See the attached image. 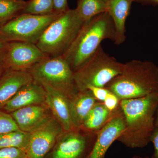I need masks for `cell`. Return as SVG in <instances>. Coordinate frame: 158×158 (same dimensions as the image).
Listing matches in <instances>:
<instances>
[{"label":"cell","instance_id":"obj_1","mask_svg":"<svg viewBox=\"0 0 158 158\" xmlns=\"http://www.w3.org/2000/svg\"><path fill=\"white\" fill-rule=\"evenodd\" d=\"M119 106L125 126L116 141L131 148L147 146L155 127L158 91L138 98L121 100Z\"/></svg>","mask_w":158,"mask_h":158},{"label":"cell","instance_id":"obj_2","mask_svg":"<svg viewBox=\"0 0 158 158\" xmlns=\"http://www.w3.org/2000/svg\"><path fill=\"white\" fill-rule=\"evenodd\" d=\"M116 38L113 20L108 11H105L84 23L69 48L62 56L74 72L93 56L103 40L110 39L115 42Z\"/></svg>","mask_w":158,"mask_h":158},{"label":"cell","instance_id":"obj_3","mask_svg":"<svg viewBox=\"0 0 158 158\" xmlns=\"http://www.w3.org/2000/svg\"><path fill=\"white\" fill-rule=\"evenodd\" d=\"M120 100L138 98L158 91V66L153 62L131 60L105 86Z\"/></svg>","mask_w":158,"mask_h":158},{"label":"cell","instance_id":"obj_4","mask_svg":"<svg viewBox=\"0 0 158 158\" xmlns=\"http://www.w3.org/2000/svg\"><path fill=\"white\" fill-rule=\"evenodd\" d=\"M84 24L75 9H68L51 23L36 44L50 58L62 56Z\"/></svg>","mask_w":158,"mask_h":158},{"label":"cell","instance_id":"obj_5","mask_svg":"<svg viewBox=\"0 0 158 158\" xmlns=\"http://www.w3.org/2000/svg\"><path fill=\"white\" fill-rule=\"evenodd\" d=\"M123 65L100 46L93 56L74 72L75 85L78 90H87L90 86L103 88L121 72Z\"/></svg>","mask_w":158,"mask_h":158},{"label":"cell","instance_id":"obj_6","mask_svg":"<svg viewBox=\"0 0 158 158\" xmlns=\"http://www.w3.org/2000/svg\"><path fill=\"white\" fill-rule=\"evenodd\" d=\"M28 71L34 81L48 85L69 98L78 91L74 82L73 71L62 56L50 57Z\"/></svg>","mask_w":158,"mask_h":158},{"label":"cell","instance_id":"obj_7","mask_svg":"<svg viewBox=\"0 0 158 158\" xmlns=\"http://www.w3.org/2000/svg\"><path fill=\"white\" fill-rule=\"evenodd\" d=\"M61 13L19 15L0 26V37L8 42L21 41L36 44L47 28Z\"/></svg>","mask_w":158,"mask_h":158},{"label":"cell","instance_id":"obj_8","mask_svg":"<svg viewBox=\"0 0 158 158\" xmlns=\"http://www.w3.org/2000/svg\"><path fill=\"white\" fill-rule=\"evenodd\" d=\"M97 133L75 129L64 131L58 138L48 158H87L95 142Z\"/></svg>","mask_w":158,"mask_h":158},{"label":"cell","instance_id":"obj_9","mask_svg":"<svg viewBox=\"0 0 158 158\" xmlns=\"http://www.w3.org/2000/svg\"><path fill=\"white\" fill-rule=\"evenodd\" d=\"M50 58L35 44L12 41L9 42L3 63L6 69L28 71L43 60Z\"/></svg>","mask_w":158,"mask_h":158},{"label":"cell","instance_id":"obj_10","mask_svg":"<svg viewBox=\"0 0 158 158\" xmlns=\"http://www.w3.org/2000/svg\"><path fill=\"white\" fill-rule=\"evenodd\" d=\"M64 131L59 122L53 116L47 122L30 133L26 149L28 158L46 157Z\"/></svg>","mask_w":158,"mask_h":158},{"label":"cell","instance_id":"obj_11","mask_svg":"<svg viewBox=\"0 0 158 158\" xmlns=\"http://www.w3.org/2000/svg\"><path fill=\"white\" fill-rule=\"evenodd\" d=\"M125 126L124 116L119 106L110 121L97 132L95 142L87 158H105L111 144L124 131Z\"/></svg>","mask_w":158,"mask_h":158},{"label":"cell","instance_id":"obj_12","mask_svg":"<svg viewBox=\"0 0 158 158\" xmlns=\"http://www.w3.org/2000/svg\"><path fill=\"white\" fill-rule=\"evenodd\" d=\"M10 113L19 129L29 133L37 130L53 116L45 103L28 106Z\"/></svg>","mask_w":158,"mask_h":158},{"label":"cell","instance_id":"obj_13","mask_svg":"<svg viewBox=\"0 0 158 158\" xmlns=\"http://www.w3.org/2000/svg\"><path fill=\"white\" fill-rule=\"evenodd\" d=\"M46 92L45 104L64 131L76 129L71 117L69 98L46 85H42Z\"/></svg>","mask_w":158,"mask_h":158},{"label":"cell","instance_id":"obj_14","mask_svg":"<svg viewBox=\"0 0 158 158\" xmlns=\"http://www.w3.org/2000/svg\"><path fill=\"white\" fill-rule=\"evenodd\" d=\"M45 90L42 85L33 81L21 88L2 110L10 113L28 106L45 103Z\"/></svg>","mask_w":158,"mask_h":158},{"label":"cell","instance_id":"obj_15","mask_svg":"<svg viewBox=\"0 0 158 158\" xmlns=\"http://www.w3.org/2000/svg\"><path fill=\"white\" fill-rule=\"evenodd\" d=\"M34 81L28 71L6 69L0 77V109L22 87Z\"/></svg>","mask_w":158,"mask_h":158},{"label":"cell","instance_id":"obj_16","mask_svg":"<svg viewBox=\"0 0 158 158\" xmlns=\"http://www.w3.org/2000/svg\"><path fill=\"white\" fill-rule=\"evenodd\" d=\"M98 101L89 90H78L69 98L71 117L75 128L80 129L90 110Z\"/></svg>","mask_w":158,"mask_h":158},{"label":"cell","instance_id":"obj_17","mask_svg":"<svg viewBox=\"0 0 158 158\" xmlns=\"http://www.w3.org/2000/svg\"><path fill=\"white\" fill-rule=\"evenodd\" d=\"M135 0H108V13L113 20L116 32L115 44L119 45L126 39V22L129 14L132 3Z\"/></svg>","mask_w":158,"mask_h":158},{"label":"cell","instance_id":"obj_18","mask_svg":"<svg viewBox=\"0 0 158 158\" xmlns=\"http://www.w3.org/2000/svg\"><path fill=\"white\" fill-rule=\"evenodd\" d=\"M117 110L110 111L103 102L98 101L90 110L80 129L86 132H98L110 121Z\"/></svg>","mask_w":158,"mask_h":158},{"label":"cell","instance_id":"obj_19","mask_svg":"<svg viewBox=\"0 0 158 158\" xmlns=\"http://www.w3.org/2000/svg\"><path fill=\"white\" fill-rule=\"evenodd\" d=\"M76 11L84 23L107 10L106 3L103 0H78Z\"/></svg>","mask_w":158,"mask_h":158},{"label":"cell","instance_id":"obj_20","mask_svg":"<svg viewBox=\"0 0 158 158\" xmlns=\"http://www.w3.org/2000/svg\"><path fill=\"white\" fill-rule=\"evenodd\" d=\"M25 0H0V26L22 14Z\"/></svg>","mask_w":158,"mask_h":158},{"label":"cell","instance_id":"obj_21","mask_svg":"<svg viewBox=\"0 0 158 158\" xmlns=\"http://www.w3.org/2000/svg\"><path fill=\"white\" fill-rule=\"evenodd\" d=\"M30 133L21 130L0 135V148L16 147L27 149L30 139Z\"/></svg>","mask_w":158,"mask_h":158},{"label":"cell","instance_id":"obj_22","mask_svg":"<svg viewBox=\"0 0 158 158\" xmlns=\"http://www.w3.org/2000/svg\"><path fill=\"white\" fill-rule=\"evenodd\" d=\"M55 12H56L54 11V0H29L27 1L22 14L44 15Z\"/></svg>","mask_w":158,"mask_h":158},{"label":"cell","instance_id":"obj_23","mask_svg":"<svg viewBox=\"0 0 158 158\" xmlns=\"http://www.w3.org/2000/svg\"><path fill=\"white\" fill-rule=\"evenodd\" d=\"M19 130L10 113L0 110V135Z\"/></svg>","mask_w":158,"mask_h":158},{"label":"cell","instance_id":"obj_24","mask_svg":"<svg viewBox=\"0 0 158 158\" xmlns=\"http://www.w3.org/2000/svg\"><path fill=\"white\" fill-rule=\"evenodd\" d=\"M0 158H28L26 149L16 147L0 148Z\"/></svg>","mask_w":158,"mask_h":158},{"label":"cell","instance_id":"obj_25","mask_svg":"<svg viewBox=\"0 0 158 158\" xmlns=\"http://www.w3.org/2000/svg\"><path fill=\"white\" fill-rule=\"evenodd\" d=\"M120 101L115 94L110 91L103 102L110 111H114L119 107Z\"/></svg>","mask_w":158,"mask_h":158},{"label":"cell","instance_id":"obj_26","mask_svg":"<svg viewBox=\"0 0 158 158\" xmlns=\"http://www.w3.org/2000/svg\"><path fill=\"white\" fill-rule=\"evenodd\" d=\"M87 90H90L95 98L98 101L102 102H104L110 91L105 87L102 88L92 86L88 87Z\"/></svg>","mask_w":158,"mask_h":158},{"label":"cell","instance_id":"obj_27","mask_svg":"<svg viewBox=\"0 0 158 158\" xmlns=\"http://www.w3.org/2000/svg\"><path fill=\"white\" fill-rule=\"evenodd\" d=\"M150 142L153 144L154 152L151 158H158V127H155L151 135Z\"/></svg>","mask_w":158,"mask_h":158},{"label":"cell","instance_id":"obj_28","mask_svg":"<svg viewBox=\"0 0 158 158\" xmlns=\"http://www.w3.org/2000/svg\"><path fill=\"white\" fill-rule=\"evenodd\" d=\"M54 2L55 12L62 13L69 9L67 0H54Z\"/></svg>","mask_w":158,"mask_h":158},{"label":"cell","instance_id":"obj_29","mask_svg":"<svg viewBox=\"0 0 158 158\" xmlns=\"http://www.w3.org/2000/svg\"><path fill=\"white\" fill-rule=\"evenodd\" d=\"M9 42H6L0 37V62H2L5 59Z\"/></svg>","mask_w":158,"mask_h":158},{"label":"cell","instance_id":"obj_30","mask_svg":"<svg viewBox=\"0 0 158 158\" xmlns=\"http://www.w3.org/2000/svg\"><path fill=\"white\" fill-rule=\"evenodd\" d=\"M135 2H139L158 4V0H135Z\"/></svg>","mask_w":158,"mask_h":158},{"label":"cell","instance_id":"obj_31","mask_svg":"<svg viewBox=\"0 0 158 158\" xmlns=\"http://www.w3.org/2000/svg\"><path fill=\"white\" fill-rule=\"evenodd\" d=\"M6 69L2 62H0V77L4 73Z\"/></svg>","mask_w":158,"mask_h":158},{"label":"cell","instance_id":"obj_32","mask_svg":"<svg viewBox=\"0 0 158 158\" xmlns=\"http://www.w3.org/2000/svg\"><path fill=\"white\" fill-rule=\"evenodd\" d=\"M156 115V117L155 118V127H158V107L157 109Z\"/></svg>","mask_w":158,"mask_h":158},{"label":"cell","instance_id":"obj_33","mask_svg":"<svg viewBox=\"0 0 158 158\" xmlns=\"http://www.w3.org/2000/svg\"><path fill=\"white\" fill-rule=\"evenodd\" d=\"M132 158H151L149 157H142L140 156L135 155L133 156Z\"/></svg>","mask_w":158,"mask_h":158},{"label":"cell","instance_id":"obj_34","mask_svg":"<svg viewBox=\"0 0 158 158\" xmlns=\"http://www.w3.org/2000/svg\"><path fill=\"white\" fill-rule=\"evenodd\" d=\"M103 1H104V2H105L106 3V2H108V0H103Z\"/></svg>","mask_w":158,"mask_h":158}]
</instances>
